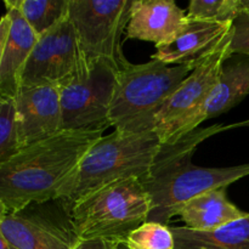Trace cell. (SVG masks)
Returning a JSON list of instances; mask_svg holds the SVG:
<instances>
[{
    "label": "cell",
    "instance_id": "cell-27",
    "mask_svg": "<svg viewBox=\"0 0 249 249\" xmlns=\"http://www.w3.org/2000/svg\"><path fill=\"white\" fill-rule=\"evenodd\" d=\"M0 249H11L9 242H7L6 238H5L4 235L1 233V231H0Z\"/></svg>",
    "mask_w": 249,
    "mask_h": 249
},
{
    "label": "cell",
    "instance_id": "cell-5",
    "mask_svg": "<svg viewBox=\"0 0 249 249\" xmlns=\"http://www.w3.org/2000/svg\"><path fill=\"white\" fill-rule=\"evenodd\" d=\"M151 198L140 179L113 182L88 195L71 209L80 240L104 238L124 242L147 221Z\"/></svg>",
    "mask_w": 249,
    "mask_h": 249
},
{
    "label": "cell",
    "instance_id": "cell-7",
    "mask_svg": "<svg viewBox=\"0 0 249 249\" xmlns=\"http://www.w3.org/2000/svg\"><path fill=\"white\" fill-rule=\"evenodd\" d=\"M133 0H70L68 17L85 63L107 60L123 68L129 61L122 36L129 23Z\"/></svg>",
    "mask_w": 249,
    "mask_h": 249
},
{
    "label": "cell",
    "instance_id": "cell-6",
    "mask_svg": "<svg viewBox=\"0 0 249 249\" xmlns=\"http://www.w3.org/2000/svg\"><path fill=\"white\" fill-rule=\"evenodd\" d=\"M121 70L107 60L85 63L58 87L62 130L105 131L111 126L109 108Z\"/></svg>",
    "mask_w": 249,
    "mask_h": 249
},
{
    "label": "cell",
    "instance_id": "cell-18",
    "mask_svg": "<svg viewBox=\"0 0 249 249\" xmlns=\"http://www.w3.org/2000/svg\"><path fill=\"white\" fill-rule=\"evenodd\" d=\"M38 36L68 15L70 0H11Z\"/></svg>",
    "mask_w": 249,
    "mask_h": 249
},
{
    "label": "cell",
    "instance_id": "cell-26",
    "mask_svg": "<svg viewBox=\"0 0 249 249\" xmlns=\"http://www.w3.org/2000/svg\"><path fill=\"white\" fill-rule=\"evenodd\" d=\"M7 215H9V211H7L6 206H5V204L0 201V224L4 221V219L6 218Z\"/></svg>",
    "mask_w": 249,
    "mask_h": 249
},
{
    "label": "cell",
    "instance_id": "cell-12",
    "mask_svg": "<svg viewBox=\"0 0 249 249\" xmlns=\"http://www.w3.org/2000/svg\"><path fill=\"white\" fill-rule=\"evenodd\" d=\"M14 104L21 148L62 131L60 91L56 85L21 88Z\"/></svg>",
    "mask_w": 249,
    "mask_h": 249
},
{
    "label": "cell",
    "instance_id": "cell-15",
    "mask_svg": "<svg viewBox=\"0 0 249 249\" xmlns=\"http://www.w3.org/2000/svg\"><path fill=\"white\" fill-rule=\"evenodd\" d=\"M4 5L11 17V28L0 65V97L14 101L21 87L22 73L39 36L11 0L4 1Z\"/></svg>",
    "mask_w": 249,
    "mask_h": 249
},
{
    "label": "cell",
    "instance_id": "cell-11",
    "mask_svg": "<svg viewBox=\"0 0 249 249\" xmlns=\"http://www.w3.org/2000/svg\"><path fill=\"white\" fill-rule=\"evenodd\" d=\"M249 94V56L231 55L221 67L219 80L203 104L178 122L160 138L162 143L175 142L199 128L203 122L226 113Z\"/></svg>",
    "mask_w": 249,
    "mask_h": 249
},
{
    "label": "cell",
    "instance_id": "cell-22",
    "mask_svg": "<svg viewBox=\"0 0 249 249\" xmlns=\"http://www.w3.org/2000/svg\"><path fill=\"white\" fill-rule=\"evenodd\" d=\"M231 55L249 56V12H240L231 26Z\"/></svg>",
    "mask_w": 249,
    "mask_h": 249
},
{
    "label": "cell",
    "instance_id": "cell-1",
    "mask_svg": "<svg viewBox=\"0 0 249 249\" xmlns=\"http://www.w3.org/2000/svg\"><path fill=\"white\" fill-rule=\"evenodd\" d=\"M225 130H229L228 125L215 124L196 129L175 142L163 143L150 174L141 180L151 198L147 221L169 226L170 220L187 201L248 177L249 163L224 168L198 167L192 163V156L199 143Z\"/></svg>",
    "mask_w": 249,
    "mask_h": 249
},
{
    "label": "cell",
    "instance_id": "cell-24",
    "mask_svg": "<svg viewBox=\"0 0 249 249\" xmlns=\"http://www.w3.org/2000/svg\"><path fill=\"white\" fill-rule=\"evenodd\" d=\"M10 28H11V17L9 14H5L0 18V65L4 57L5 48H6L7 39H9Z\"/></svg>",
    "mask_w": 249,
    "mask_h": 249
},
{
    "label": "cell",
    "instance_id": "cell-23",
    "mask_svg": "<svg viewBox=\"0 0 249 249\" xmlns=\"http://www.w3.org/2000/svg\"><path fill=\"white\" fill-rule=\"evenodd\" d=\"M119 242L104 238L94 240H80L74 249H118Z\"/></svg>",
    "mask_w": 249,
    "mask_h": 249
},
{
    "label": "cell",
    "instance_id": "cell-8",
    "mask_svg": "<svg viewBox=\"0 0 249 249\" xmlns=\"http://www.w3.org/2000/svg\"><path fill=\"white\" fill-rule=\"evenodd\" d=\"M0 231L11 249H74L80 241L71 207L61 198L33 202L9 213Z\"/></svg>",
    "mask_w": 249,
    "mask_h": 249
},
{
    "label": "cell",
    "instance_id": "cell-21",
    "mask_svg": "<svg viewBox=\"0 0 249 249\" xmlns=\"http://www.w3.org/2000/svg\"><path fill=\"white\" fill-rule=\"evenodd\" d=\"M19 148L15 104L0 97V164L16 155Z\"/></svg>",
    "mask_w": 249,
    "mask_h": 249
},
{
    "label": "cell",
    "instance_id": "cell-9",
    "mask_svg": "<svg viewBox=\"0 0 249 249\" xmlns=\"http://www.w3.org/2000/svg\"><path fill=\"white\" fill-rule=\"evenodd\" d=\"M85 61L68 15L38 38L21 77V88L60 87L77 74Z\"/></svg>",
    "mask_w": 249,
    "mask_h": 249
},
{
    "label": "cell",
    "instance_id": "cell-4",
    "mask_svg": "<svg viewBox=\"0 0 249 249\" xmlns=\"http://www.w3.org/2000/svg\"><path fill=\"white\" fill-rule=\"evenodd\" d=\"M197 65L170 66L151 60L124 66L119 71L109 108L111 126L126 134L152 131L157 112Z\"/></svg>",
    "mask_w": 249,
    "mask_h": 249
},
{
    "label": "cell",
    "instance_id": "cell-2",
    "mask_svg": "<svg viewBox=\"0 0 249 249\" xmlns=\"http://www.w3.org/2000/svg\"><path fill=\"white\" fill-rule=\"evenodd\" d=\"M104 131H60L19 148L0 164V201L9 213L57 198L61 186Z\"/></svg>",
    "mask_w": 249,
    "mask_h": 249
},
{
    "label": "cell",
    "instance_id": "cell-3",
    "mask_svg": "<svg viewBox=\"0 0 249 249\" xmlns=\"http://www.w3.org/2000/svg\"><path fill=\"white\" fill-rule=\"evenodd\" d=\"M162 141L155 130L126 134L114 130L102 135L85 152L57 194L68 206L113 182L145 179L150 174Z\"/></svg>",
    "mask_w": 249,
    "mask_h": 249
},
{
    "label": "cell",
    "instance_id": "cell-19",
    "mask_svg": "<svg viewBox=\"0 0 249 249\" xmlns=\"http://www.w3.org/2000/svg\"><path fill=\"white\" fill-rule=\"evenodd\" d=\"M126 249H175L170 226L156 221H146L124 241Z\"/></svg>",
    "mask_w": 249,
    "mask_h": 249
},
{
    "label": "cell",
    "instance_id": "cell-14",
    "mask_svg": "<svg viewBox=\"0 0 249 249\" xmlns=\"http://www.w3.org/2000/svg\"><path fill=\"white\" fill-rule=\"evenodd\" d=\"M232 22H211L189 18L184 31L170 43L157 46L152 60L165 65L199 63L230 33Z\"/></svg>",
    "mask_w": 249,
    "mask_h": 249
},
{
    "label": "cell",
    "instance_id": "cell-16",
    "mask_svg": "<svg viewBox=\"0 0 249 249\" xmlns=\"http://www.w3.org/2000/svg\"><path fill=\"white\" fill-rule=\"evenodd\" d=\"M247 214L229 199L228 187L198 195L182 204L178 211V215L184 221L185 228L195 231L215 230Z\"/></svg>",
    "mask_w": 249,
    "mask_h": 249
},
{
    "label": "cell",
    "instance_id": "cell-10",
    "mask_svg": "<svg viewBox=\"0 0 249 249\" xmlns=\"http://www.w3.org/2000/svg\"><path fill=\"white\" fill-rule=\"evenodd\" d=\"M231 31L225 39L207 55L185 78L155 117V129L160 139L173 125L198 108L216 85L224 62L231 56Z\"/></svg>",
    "mask_w": 249,
    "mask_h": 249
},
{
    "label": "cell",
    "instance_id": "cell-17",
    "mask_svg": "<svg viewBox=\"0 0 249 249\" xmlns=\"http://www.w3.org/2000/svg\"><path fill=\"white\" fill-rule=\"evenodd\" d=\"M175 249H249V213L211 231L170 226Z\"/></svg>",
    "mask_w": 249,
    "mask_h": 249
},
{
    "label": "cell",
    "instance_id": "cell-20",
    "mask_svg": "<svg viewBox=\"0 0 249 249\" xmlns=\"http://www.w3.org/2000/svg\"><path fill=\"white\" fill-rule=\"evenodd\" d=\"M240 14L237 0H191L187 17L211 22H232Z\"/></svg>",
    "mask_w": 249,
    "mask_h": 249
},
{
    "label": "cell",
    "instance_id": "cell-28",
    "mask_svg": "<svg viewBox=\"0 0 249 249\" xmlns=\"http://www.w3.org/2000/svg\"><path fill=\"white\" fill-rule=\"evenodd\" d=\"M228 126H229V129H232V128H241V126H247V128H249V119H247V121L240 122V123L231 124V125H228Z\"/></svg>",
    "mask_w": 249,
    "mask_h": 249
},
{
    "label": "cell",
    "instance_id": "cell-25",
    "mask_svg": "<svg viewBox=\"0 0 249 249\" xmlns=\"http://www.w3.org/2000/svg\"><path fill=\"white\" fill-rule=\"evenodd\" d=\"M238 11L249 12V0H237Z\"/></svg>",
    "mask_w": 249,
    "mask_h": 249
},
{
    "label": "cell",
    "instance_id": "cell-13",
    "mask_svg": "<svg viewBox=\"0 0 249 249\" xmlns=\"http://www.w3.org/2000/svg\"><path fill=\"white\" fill-rule=\"evenodd\" d=\"M187 22L186 12L174 0H133L126 38L150 41L157 48L174 40Z\"/></svg>",
    "mask_w": 249,
    "mask_h": 249
},
{
    "label": "cell",
    "instance_id": "cell-29",
    "mask_svg": "<svg viewBox=\"0 0 249 249\" xmlns=\"http://www.w3.org/2000/svg\"><path fill=\"white\" fill-rule=\"evenodd\" d=\"M118 249H126V247H125V246H124V243H123V242H119V245H118Z\"/></svg>",
    "mask_w": 249,
    "mask_h": 249
}]
</instances>
